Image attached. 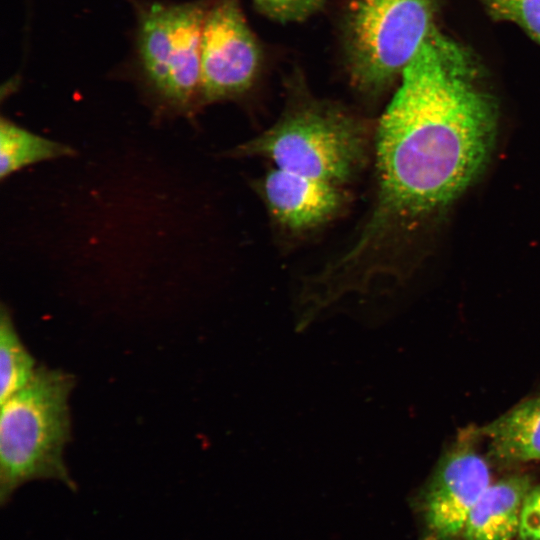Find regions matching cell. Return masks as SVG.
<instances>
[{
	"label": "cell",
	"mask_w": 540,
	"mask_h": 540,
	"mask_svg": "<svg viewBox=\"0 0 540 540\" xmlns=\"http://www.w3.org/2000/svg\"><path fill=\"white\" fill-rule=\"evenodd\" d=\"M480 72L471 52L436 27L404 68L375 127V198L351 244L359 259L404 261L485 169L498 110Z\"/></svg>",
	"instance_id": "obj_1"
},
{
	"label": "cell",
	"mask_w": 540,
	"mask_h": 540,
	"mask_svg": "<svg viewBox=\"0 0 540 540\" xmlns=\"http://www.w3.org/2000/svg\"><path fill=\"white\" fill-rule=\"evenodd\" d=\"M375 129L340 105L304 99L289 104L271 127L229 155L264 158L276 168L347 186L367 165Z\"/></svg>",
	"instance_id": "obj_2"
},
{
	"label": "cell",
	"mask_w": 540,
	"mask_h": 540,
	"mask_svg": "<svg viewBox=\"0 0 540 540\" xmlns=\"http://www.w3.org/2000/svg\"><path fill=\"white\" fill-rule=\"evenodd\" d=\"M74 377L38 366L32 379L1 403L0 503L34 480H55L71 490L76 484L64 461L71 440L68 405Z\"/></svg>",
	"instance_id": "obj_3"
},
{
	"label": "cell",
	"mask_w": 540,
	"mask_h": 540,
	"mask_svg": "<svg viewBox=\"0 0 540 540\" xmlns=\"http://www.w3.org/2000/svg\"><path fill=\"white\" fill-rule=\"evenodd\" d=\"M435 0H357L348 23L352 84L377 96L402 74L431 30Z\"/></svg>",
	"instance_id": "obj_4"
},
{
	"label": "cell",
	"mask_w": 540,
	"mask_h": 540,
	"mask_svg": "<svg viewBox=\"0 0 540 540\" xmlns=\"http://www.w3.org/2000/svg\"><path fill=\"white\" fill-rule=\"evenodd\" d=\"M206 12L195 4L152 5L144 14L139 51L145 74L169 103L185 107L201 87Z\"/></svg>",
	"instance_id": "obj_5"
},
{
	"label": "cell",
	"mask_w": 540,
	"mask_h": 540,
	"mask_svg": "<svg viewBox=\"0 0 540 540\" xmlns=\"http://www.w3.org/2000/svg\"><path fill=\"white\" fill-rule=\"evenodd\" d=\"M476 427L460 432L442 454L418 500L422 540H459L474 505L492 483L478 451Z\"/></svg>",
	"instance_id": "obj_6"
},
{
	"label": "cell",
	"mask_w": 540,
	"mask_h": 540,
	"mask_svg": "<svg viewBox=\"0 0 540 540\" xmlns=\"http://www.w3.org/2000/svg\"><path fill=\"white\" fill-rule=\"evenodd\" d=\"M261 54L254 34L234 0L206 13L201 44L200 96L206 103L233 98L254 83Z\"/></svg>",
	"instance_id": "obj_7"
},
{
	"label": "cell",
	"mask_w": 540,
	"mask_h": 540,
	"mask_svg": "<svg viewBox=\"0 0 540 540\" xmlns=\"http://www.w3.org/2000/svg\"><path fill=\"white\" fill-rule=\"evenodd\" d=\"M257 191L273 223L292 235L328 224L350 201L346 186L276 167L258 180Z\"/></svg>",
	"instance_id": "obj_8"
},
{
	"label": "cell",
	"mask_w": 540,
	"mask_h": 540,
	"mask_svg": "<svg viewBox=\"0 0 540 540\" xmlns=\"http://www.w3.org/2000/svg\"><path fill=\"white\" fill-rule=\"evenodd\" d=\"M533 486L527 474L492 482L471 510L463 540H513L518 537L524 500Z\"/></svg>",
	"instance_id": "obj_9"
},
{
	"label": "cell",
	"mask_w": 540,
	"mask_h": 540,
	"mask_svg": "<svg viewBox=\"0 0 540 540\" xmlns=\"http://www.w3.org/2000/svg\"><path fill=\"white\" fill-rule=\"evenodd\" d=\"M489 454L506 464L540 461V394L519 402L482 427Z\"/></svg>",
	"instance_id": "obj_10"
},
{
	"label": "cell",
	"mask_w": 540,
	"mask_h": 540,
	"mask_svg": "<svg viewBox=\"0 0 540 540\" xmlns=\"http://www.w3.org/2000/svg\"><path fill=\"white\" fill-rule=\"evenodd\" d=\"M73 150L61 143L46 139L5 119L0 125V176L36 162L71 155Z\"/></svg>",
	"instance_id": "obj_11"
},
{
	"label": "cell",
	"mask_w": 540,
	"mask_h": 540,
	"mask_svg": "<svg viewBox=\"0 0 540 540\" xmlns=\"http://www.w3.org/2000/svg\"><path fill=\"white\" fill-rule=\"evenodd\" d=\"M36 361L22 343L8 308L0 311V402L23 388L34 376Z\"/></svg>",
	"instance_id": "obj_12"
},
{
	"label": "cell",
	"mask_w": 540,
	"mask_h": 540,
	"mask_svg": "<svg viewBox=\"0 0 540 540\" xmlns=\"http://www.w3.org/2000/svg\"><path fill=\"white\" fill-rule=\"evenodd\" d=\"M491 16L522 28L540 44V0H482Z\"/></svg>",
	"instance_id": "obj_13"
},
{
	"label": "cell",
	"mask_w": 540,
	"mask_h": 540,
	"mask_svg": "<svg viewBox=\"0 0 540 540\" xmlns=\"http://www.w3.org/2000/svg\"><path fill=\"white\" fill-rule=\"evenodd\" d=\"M265 16L279 22L302 21L318 12L326 0H253Z\"/></svg>",
	"instance_id": "obj_14"
},
{
	"label": "cell",
	"mask_w": 540,
	"mask_h": 540,
	"mask_svg": "<svg viewBox=\"0 0 540 540\" xmlns=\"http://www.w3.org/2000/svg\"><path fill=\"white\" fill-rule=\"evenodd\" d=\"M519 540H540V484L529 490L522 508Z\"/></svg>",
	"instance_id": "obj_15"
}]
</instances>
